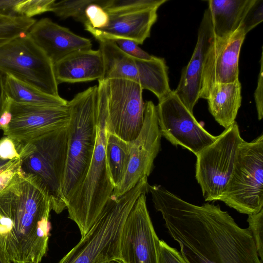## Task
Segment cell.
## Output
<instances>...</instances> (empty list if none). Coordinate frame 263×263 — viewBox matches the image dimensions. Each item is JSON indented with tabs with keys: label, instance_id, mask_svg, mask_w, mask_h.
I'll return each mask as SVG.
<instances>
[{
	"label": "cell",
	"instance_id": "6da1fadb",
	"mask_svg": "<svg viewBox=\"0 0 263 263\" xmlns=\"http://www.w3.org/2000/svg\"><path fill=\"white\" fill-rule=\"evenodd\" d=\"M148 192L188 263H262L248 228L219 205L192 204L160 185H149Z\"/></svg>",
	"mask_w": 263,
	"mask_h": 263
},
{
	"label": "cell",
	"instance_id": "7a4b0ae2",
	"mask_svg": "<svg viewBox=\"0 0 263 263\" xmlns=\"http://www.w3.org/2000/svg\"><path fill=\"white\" fill-rule=\"evenodd\" d=\"M51 203L36 176L21 169L0 190V250L12 263H40L46 255Z\"/></svg>",
	"mask_w": 263,
	"mask_h": 263
},
{
	"label": "cell",
	"instance_id": "3957f363",
	"mask_svg": "<svg viewBox=\"0 0 263 263\" xmlns=\"http://www.w3.org/2000/svg\"><path fill=\"white\" fill-rule=\"evenodd\" d=\"M147 177L117 199L108 200L87 233L59 263L120 262V243L127 217L139 197L148 192Z\"/></svg>",
	"mask_w": 263,
	"mask_h": 263
},
{
	"label": "cell",
	"instance_id": "277c9868",
	"mask_svg": "<svg viewBox=\"0 0 263 263\" xmlns=\"http://www.w3.org/2000/svg\"><path fill=\"white\" fill-rule=\"evenodd\" d=\"M108 133L104 115L97 106V136L92 157L66 203L68 217L77 224L81 237L98 218L115 189L106 154Z\"/></svg>",
	"mask_w": 263,
	"mask_h": 263
},
{
	"label": "cell",
	"instance_id": "5b68a950",
	"mask_svg": "<svg viewBox=\"0 0 263 263\" xmlns=\"http://www.w3.org/2000/svg\"><path fill=\"white\" fill-rule=\"evenodd\" d=\"M97 93L98 86L95 85L78 93L68 101L70 119L62 187L65 204L86 173L92 157L97 136Z\"/></svg>",
	"mask_w": 263,
	"mask_h": 263
},
{
	"label": "cell",
	"instance_id": "8992f818",
	"mask_svg": "<svg viewBox=\"0 0 263 263\" xmlns=\"http://www.w3.org/2000/svg\"><path fill=\"white\" fill-rule=\"evenodd\" d=\"M68 140V126L22 143L21 169L37 177L46 187L52 210L60 214L66 208L62 196Z\"/></svg>",
	"mask_w": 263,
	"mask_h": 263
},
{
	"label": "cell",
	"instance_id": "52a82bcc",
	"mask_svg": "<svg viewBox=\"0 0 263 263\" xmlns=\"http://www.w3.org/2000/svg\"><path fill=\"white\" fill-rule=\"evenodd\" d=\"M98 82L97 106L104 115L109 132L127 142L134 140L143 123V89L129 80Z\"/></svg>",
	"mask_w": 263,
	"mask_h": 263
},
{
	"label": "cell",
	"instance_id": "ba28073f",
	"mask_svg": "<svg viewBox=\"0 0 263 263\" xmlns=\"http://www.w3.org/2000/svg\"><path fill=\"white\" fill-rule=\"evenodd\" d=\"M247 215L263 208V134L241 143L232 174L219 199Z\"/></svg>",
	"mask_w": 263,
	"mask_h": 263
},
{
	"label": "cell",
	"instance_id": "9c48e42d",
	"mask_svg": "<svg viewBox=\"0 0 263 263\" xmlns=\"http://www.w3.org/2000/svg\"><path fill=\"white\" fill-rule=\"evenodd\" d=\"M0 72L55 97H60L53 64L27 34L0 47Z\"/></svg>",
	"mask_w": 263,
	"mask_h": 263
},
{
	"label": "cell",
	"instance_id": "30bf717a",
	"mask_svg": "<svg viewBox=\"0 0 263 263\" xmlns=\"http://www.w3.org/2000/svg\"><path fill=\"white\" fill-rule=\"evenodd\" d=\"M243 141L235 122L196 155V179L205 201L219 200L232 174Z\"/></svg>",
	"mask_w": 263,
	"mask_h": 263
},
{
	"label": "cell",
	"instance_id": "8fae6325",
	"mask_svg": "<svg viewBox=\"0 0 263 263\" xmlns=\"http://www.w3.org/2000/svg\"><path fill=\"white\" fill-rule=\"evenodd\" d=\"M167 0H108L100 6L109 16L107 26L101 29L85 26L96 40L123 38L142 44L150 36L157 20V10Z\"/></svg>",
	"mask_w": 263,
	"mask_h": 263
},
{
	"label": "cell",
	"instance_id": "7c38bea8",
	"mask_svg": "<svg viewBox=\"0 0 263 263\" xmlns=\"http://www.w3.org/2000/svg\"><path fill=\"white\" fill-rule=\"evenodd\" d=\"M98 41L104 63L102 80L121 79L134 81L143 89L152 91L159 100L171 91L164 59L155 56L148 61L135 59L123 52L110 40Z\"/></svg>",
	"mask_w": 263,
	"mask_h": 263
},
{
	"label": "cell",
	"instance_id": "4fadbf2b",
	"mask_svg": "<svg viewBox=\"0 0 263 263\" xmlns=\"http://www.w3.org/2000/svg\"><path fill=\"white\" fill-rule=\"evenodd\" d=\"M70 119L68 105L46 106L7 102L0 119L5 136L22 143L68 126Z\"/></svg>",
	"mask_w": 263,
	"mask_h": 263
},
{
	"label": "cell",
	"instance_id": "5bb4252c",
	"mask_svg": "<svg viewBox=\"0 0 263 263\" xmlns=\"http://www.w3.org/2000/svg\"><path fill=\"white\" fill-rule=\"evenodd\" d=\"M156 109L161 136L174 145L197 155L217 139L197 122L174 90L159 100Z\"/></svg>",
	"mask_w": 263,
	"mask_h": 263
},
{
	"label": "cell",
	"instance_id": "9a60e30c",
	"mask_svg": "<svg viewBox=\"0 0 263 263\" xmlns=\"http://www.w3.org/2000/svg\"><path fill=\"white\" fill-rule=\"evenodd\" d=\"M160 134L156 106L151 101L144 103L143 123L138 136L130 142V156L125 175L110 197L117 199L132 189L154 167L161 148Z\"/></svg>",
	"mask_w": 263,
	"mask_h": 263
},
{
	"label": "cell",
	"instance_id": "2e32d148",
	"mask_svg": "<svg viewBox=\"0 0 263 263\" xmlns=\"http://www.w3.org/2000/svg\"><path fill=\"white\" fill-rule=\"evenodd\" d=\"M142 193L130 211L121 238V263H158L159 239L155 231Z\"/></svg>",
	"mask_w": 263,
	"mask_h": 263
},
{
	"label": "cell",
	"instance_id": "e0dca14e",
	"mask_svg": "<svg viewBox=\"0 0 263 263\" xmlns=\"http://www.w3.org/2000/svg\"><path fill=\"white\" fill-rule=\"evenodd\" d=\"M246 35L240 26L229 35H213L202 69L199 99H206L214 84L231 83L239 79V55Z\"/></svg>",
	"mask_w": 263,
	"mask_h": 263
},
{
	"label": "cell",
	"instance_id": "ac0fdd59",
	"mask_svg": "<svg viewBox=\"0 0 263 263\" xmlns=\"http://www.w3.org/2000/svg\"><path fill=\"white\" fill-rule=\"evenodd\" d=\"M213 35L211 14L207 8L199 27L197 41L191 59L182 70L178 85L174 90L192 113L199 99L202 69Z\"/></svg>",
	"mask_w": 263,
	"mask_h": 263
},
{
	"label": "cell",
	"instance_id": "d6986e66",
	"mask_svg": "<svg viewBox=\"0 0 263 263\" xmlns=\"http://www.w3.org/2000/svg\"><path fill=\"white\" fill-rule=\"evenodd\" d=\"M27 34L53 65L76 51L92 47L90 39L78 35L47 17L36 21Z\"/></svg>",
	"mask_w": 263,
	"mask_h": 263
},
{
	"label": "cell",
	"instance_id": "ffe728a7",
	"mask_svg": "<svg viewBox=\"0 0 263 263\" xmlns=\"http://www.w3.org/2000/svg\"><path fill=\"white\" fill-rule=\"evenodd\" d=\"M56 81L61 83H79L102 80L104 63L99 49L76 51L53 65Z\"/></svg>",
	"mask_w": 263,
	"mask_h": 263
},
{
	"label": "cell",
	"instance_id": "44dd1931",
	"mask_svg": "<svg viewBox=\"0 0 263 263\" xmlns=\"http://www.w3.org/2000/svg\"><path fill=\"white\" fill-rule=\"evenodd\" d=\"M241 90L239 79L231 83H215L209 89L206 98L209 111L225 129L235 122L241 103Z\"/></svg>",
	"mask_w": 263,
	"mask_h": 263
},
{
	"label": "cell",
	"instance_id": "7402d4cb",
	"mask_svg": "<svg viewBox=\"0 0 263 263\" xmlns=\"http://www.w3.org/2000/svg\"><path fill=\"white\" fill-rule=\"evenodd\" d=\"M253 1H208L214 35L221 37L237 30Z\"/></svg>",
	"mask_w": 263,
	"mask_h": 263
},
{
	"label": "cell",
	"instance_id": "603a6c76",
	"mask_svg": "<svg viewBox=\"0 0 263 263\" xmlns=\"http://www.w3.org/2000/svg\"><path fill=\"white\" fill-rule=\"evenodd\" d=\"M4 88L7 97L18 103L53 107L66 106L68 103L61 97L47 94L10 76H5Z\"/></svg>",
	"mask_w": 263,
	"mask_h": 263
},
{
	"label": "cell",
	"instance_id": "cb8c5ba5",
	"mask_svg": "<svg viewBox=\"0 0 263 263\" xmlns=\"http://www.w3.org/2000/svg\"><path fill=\"white\" fill-rule=\"evenodd\" d=\"M130 142L126 141L108 133L106 154L108 167L115 189L126 173L130 156Z\"/></svg>",
	"mask_w": 263,
	"mask_h": 263
},
{
	"label": "cell",
	"instance_id": "d4e9b609",
	"mask_svg": "<svg viewBox=\"0 0 263 263\" xmlns=\"http://www.w3.org/2000/svg\"><path fill=\"white\" fill-rule=\"evenodd\" d=\"M35 22L32 17H11L0 14V47L19 36L27 34Z\"/></svg>",
	"mask_w": 263,
	"mask_h": 263
},
{
	"label": "cell",
	"instance_id": "484cf974",
	"mask_svg": "<svg viewBox=\"0 0 263 263\" xmlns=\"http://www.w3.org/2000/svg\"><path fill=\"white\" fill-rule=\"evenodd\" d=\"M94 0L55 1L52 6L51 12L62 19L72 17L84 26L88 24L85 13V9Z\"/></svg>",
	"mask_w": 263,
	"mask_h": 263
},
{
	"label": "cell",
	"instance_id": "4316f807",
	"mask_svg": "<svg viewBox=\"0 0 263 263\" xmlns=\"http://www.w3.org/2000/svg\"><path fill=\"white\" fill-rule=\"evenodd\" d=\"M22 144L4 136L0 139V174L21 163Z\"/></svg>",
	"mask_w": 263,
	"mask_h": 263
},
{
	"label": "cell",
	"instance_id": "83f0119b",
	"mask_svg": "<svg viewBox=\"0 0 263 263\" xmlns=\"http://www.w3.org/2000/svg\"><path fill=\"white\" fill-rule=\"evenodd\" d=\"M55 0H18L14 11L18 16L32 18L46 12L52 11Z\"/></svg>",
	"mask_w": 263,
	"mask_h": 263
},
{
	"label": "cell",
	"instance_id": "f1b7e54d",
	"mask_svg": "<svg viewBox=\"0 0 263 263\" xmlns=\"http://www.w3.org/2000/svg\"><path fill=\"white\" fill-rule=\"evenodd\" d=\"M101 1L94 0L85 9V15L88 26L95 29L103 28L107 26L109 21V16L106 11L100 5Z\"/></svg>",
	"mask_w": 263,
	"mask_h": 263
},
{
	"label": "cell",
	"instance_id": "f546056e",
	"mask_svg": "<svg viewBox=\"0 0 263 263\" xmlns=\"http://www.w3.org/2000/svg\"><path fill=\"white\" fill-rule=\"evenodd\" d=\"M248 228L250 231L256 248L258 256L262 262L263 259V209L258 213L248 215Z\"/></svg>",
	"mask_w": 263,
	"mask_h": 263
},
{
	"label": "cell",
	"instance_id": "4dcf8cb0",
	"mask_svg": "<svg viewBox=\"0 0 263 263\" xmlns=\"http://www.w3.org/2000/svg\"><path fill=\"white\" fill-rule=\"evenodd\" d=\"M263 20V1L254 0L249 7L240 26L247 34Z\"/></svg>",
	"mask_w": 263,
	"mask_h": 263
},
{
	"label": "cell",
	"instance_id": "1f68e13d",
	"mask_svg": "<svg viewBox=\"0 0 263 263\" xmlns=\"http://www.w3.org/2000/svg\"><path fill=\"white\" fill-rule=\"evenodd\" d=\"M110 40L125 53L135 59L142 60H151L153 55L142 49L135 42L123 38H112Z\"/></svg>",
	"mask_w": 263,
	"mask_h": 263
},
{
	"label": "cell",
	"instance_id": "d6a6232c",
	"mask_svg": "<svg viewBox=\"0 0 263 263\" xmlns=\"http://www.w3.org/2000/svg\"><path fill=\"white\" fill-rule=\"evenodd\" d=\"M158 263H188L180 252L159 240L158 247Z\"/></svg>",
	"mask_w": 263,
	"mask_h": 263
},
{
	"label": "cell",
	"instance_id": "836d02e7",
	"mask_svg": "<svg viewBox=\"0 0 263 263\" xmlns=\"http://www.w3.org/2000/svg\"><path fill=\"white\" fill-rule=\"evenodd\" d=\"M263 61L262 51L260 60V70L258 74L257 84L255 90L254 97L255 102L258 119L260 120L263 117Z\"/></svg>",
	"mask_w": 263,
	"mask_h": 263
},
{
	"label": "cell",
	"instance_id": "e575fe53",
	"mask_svg": "<svg viewBox=\"0 0 263 263\" xmlns=\"http://www.w3.org/2000/svg\"><path fill=\"white\" fill-rule=\"evenodd\" d=\"M18 0H0V14L11 16H18L14 11Z\"/></svg>",
	"mask_w": 263,
	"mask_h": 263
},
{
	"label": "cell",
	"instance_id": "d590c367",
	"mask_svg": "<svg viewBox=\"0 0 263 263\" xmlns=\"http://www.w3.org/2000/svg\"><path fill=\"white\" fill-rule=\"evenodd\" d=\"M21 163L0 174V190L5 187L14 174L21 170Z\"/></svg>",
	"mask_w": 263,
	"mask_h": 263
},
{
	"label": "cell",
	"instance_id": "8d00e7d4",
	"mask_svg": "<svg viewBox=\"0 0 263 263\" xmlns=\"http://www.w3.org/2000/svg\"><path fill=\"white\" fill-rule=\"evenodd\" d=\"M5 76L6 75L0 72V119L5 108L8 98L4 88Z\"/></svg>",
	"mask_w": 263,
	"mask_h": 263
},
{
	"label": "cell",
	"instance_id": "74e56055",
	"mask_svg": "<svg viewBox=\"0 0 263 263\" xmlns=\"http://www.w3.org/2000/svg\"><path fill=\"white\" fill-rule=\"evenodd\" d=\"M0 263H11L9 258L4 254V253L0 250Z\"/></svg>",
	"mask_w": 263,
	"mask_h": 263
},
{
	"label": "cell",
	"instance_id": "f35d334b",
	"mask_svg": "<svg viewBox=\"0 0 263 263\" xmlns=\"http://www.w3.org/2000/svg\"><path fill=\"white\" fill-rule=\"evenodd\" d=\"M106 263H121V262L118 261H111L107 262Z\"/></svg>",
	"mask_w": 263,
	"mask_h": 263
}]
</instances>
